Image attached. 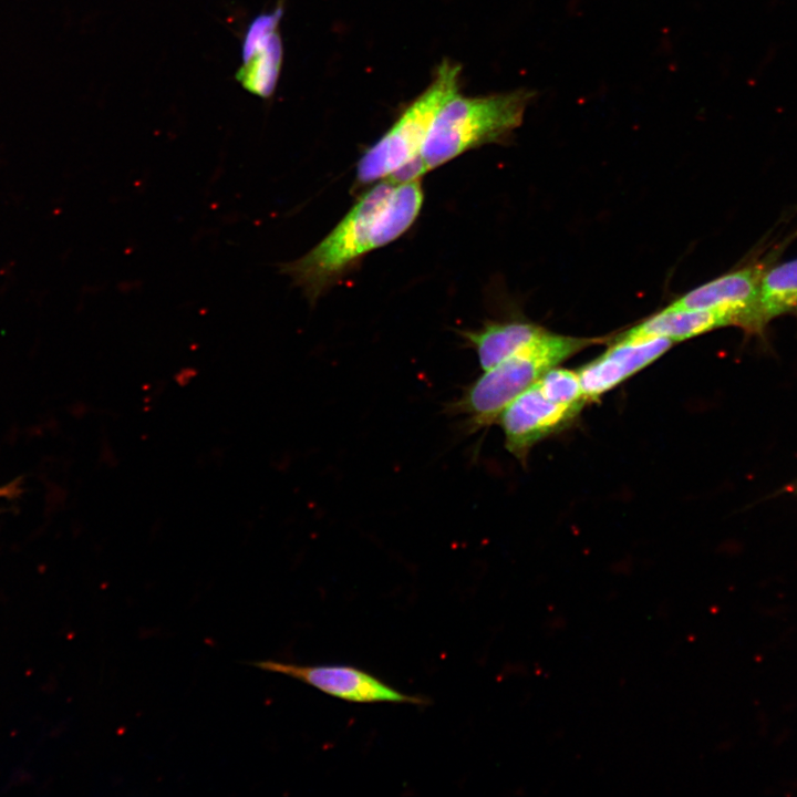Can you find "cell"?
Returning a JSON list of instances; mask_svg holds the SVG:
<instances>
[{"label":"cell","instance_id":"obj_1","mask_svg":"<svg viewBox=\"0 0 797 797\" xmlns=\"http://www.w3.org/2000/svg\"><path fill=\"white\" fill-rule=\"evenodd\" d=\"M423 197L418 179L395 183L385 178L361 196L315 247L282 263L280 271L315 301L356 259L402 236L418 216Z\"/></svg>","mask_w":797,"mask_h":797},{"label":"cell","instance_id":"obj_2","mask_svg":"<svg viewBox=\"0 0 797 797\" xmlns=\"http://www.w3.org/2000/svg\"><path fill=\"white\" fill-rule=\"evenodd\" d=\"M607 338H581L545 330L511 356L468 384L448 410L465 417L468 431L497 422L503 410L549 370L578 352L608 341Z\"/></svg>","mask_w":797,"mask_h":797},{"label":"cell","instance_id":"obj_3","mask_svg":"<svg viewBox=\"0 0 797 797\" xmlns=\"http://www.w3.org/2000/svg\"><path fill=\"white\" fill-rule=\"evenodd\" d=\"M532 96L522 89L477 97L456 94L437 113L418 154L425 172L468 149L505 139L521 124Z\"/></svg>","mask_w":797,"mask_h":797},{"label":"cell","instance_id":"obj_4","mask_svg":"<svg viewBox=\"0 0 797 797\" xmlns=\"http://www.w3.org/2000/svg\"><path fill=\"white\" fill-rule=\"evenodd\" d=\"M460 65L444 61L432 83L401 114L393 126L359 161L361 185L387 178L418 156L431 126L446 102L458 94Z\"/></svg>","mask_w":797,"mask_h":797},{"label":"cell","instance_id":"obj_5","mask_svg":"<svg viewBox=\"0 0 797 797\" xmlns=\"http://www.w3.org/2000/svg\"><path fill=\"white\" fill-rule=\"evenodd\" d=\"M252 665L299 680L348 702L427 704L423 697L404 694L374 675L349 665H299L276 660L257 661Z\"/></svg>","mask_w":797,"mask_h":797},{"label":"cell","instance_id":"obj_6","mask_svg":"<svg viewBox=\"0 0 797 797\" xmlns=\"http://www.w3.org/2000/svg\"><path fill=\"white\" fill-rule=\"evenodd\" d=\"M580 412L549 400L536 382L503 410L497 423L504 432L506 449L525 464L538 442L566 429Z\"/></svg>","mask_w":797,"mask_h":797},{"label":"cell","instance_id":"obj_7","mask_svg":"<svg viewBox=\"0 0 797 797\" xmlns=\"http://www.w3.org/2000/svg\"><path fill=\"white\" fill-rule=\"evenodd\" d=\"M611 345L578 371L589 403L599 400L623 381L646 368L673 344L664 338L623 341L611 338Z\"/></svg>","mask_w":797,"mask_h":797},{"label":"cell","instance_id":"obj_8","mask_svg":"<svg viewBox=\"0 0 797 797\" xmlns=\"http://www.w3.org/2000/svg\"><path fill=\"white\" fill-rule=\"evenodd\" d=\"M774 258L736 268L689 291L670 303L671 309H720L731 312L735 327L743 328L756 298L760 279Z\"/></svg>","mask_w":797,"mask_h":797},{"label":"cell","instance_id":"obj_9","mask_svg":"<svg viewBox=\"0 0 797 797\" xmlns=\"http://www.w3.org/2000/svg\"><path fill=\"white\" fill-rule=\"evenodd\" d=\"M732 325L735 327L734 315L725 310L671 309L665 307L639 324L613 337V339L639 341L664 338L674 343Z\"/></svg>","mask_w":797,"mask_h":797},{"label":"cell","instance_id":"obj_10","mask_svg":"<svg viewBox=\"0 0 797 797\" xmlns=\"http://www.w3.org/2000/svg\"><path fill=\"white\" fill-rule=\"evenodd\" d=\"M786 314L797 315V258L766 269L742 330L762 334L770 321Z\"/></svg>","mask_w":797,"mask_h":797},{"label":"cell","instance_id":"obj_11","mask_svg":"<svg viewBox=\"0 0 797 797\" xmlns=\"http://www.w3.org/2000/svg\"><path fill=\"white\" fill-rule=\"evenodd\" d=\"M280 11L258 18L250 27L245 42V85L259 95H269L281 65V44L276 32Z\"/></svg>","mask_w":797,"mask_h":797},{"label":"cell","instance_id":"obj_12","mask_svg":"<svg viewBox=\"0 0 797 797\" xmlns=\"http://www.w3.org/2000/svg\"><path fill=\"white\" fill-rule=\"evenodd\" d=\"M546 329L524 320L488 322L464 337L475 350L480 368L486 371L515 354Z\"/></svg>","mask_w":797,"mask_h":797},{"label":"cell","instance_id":"obj_13","mask_svg":"<svg viewBox=\"0 0 797 797\" xmlns=\"http://www.w3.org/2000/svg\"><path fill=\"white\" fill-rule=\"evenodd\" d=\"M537 384L540 391L556 403L579 410L589 403L578 371L556 366L546 372Z\"/></svg>","mask_w":797,"mask_h":797},{"label":"cell","instance_id":"obj_14","mask_svg":"<svg viewBox=\"0 0 797 797\" xmlns=\"http://www.w3.org/2000/svg\"><path fill=\"white\" fill-rule=\"evenodd\" d=\"M794 490L797 493V485L794 487Z\"/></svg>","mask_w":797,"mask_h":797}]
</instances>
